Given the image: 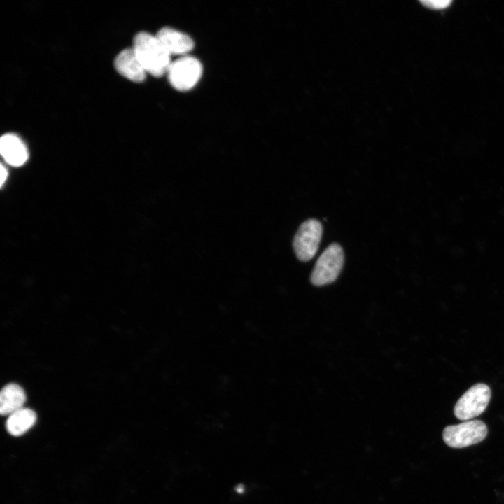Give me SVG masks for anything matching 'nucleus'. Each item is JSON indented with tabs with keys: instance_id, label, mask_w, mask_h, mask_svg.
I'll list each match as a JSON object with an SVG mask.
<instances>
[{
	"instance_id": "obj_1",
	"label": "nucleus",
	"mask_w": 504,
	"mask_h": 504,
	"mask_svg": "<svg viewBox=\"0 0 504 504\" xmlns=\"http://www.w3.org/2000/svg\"><path fill=\"white\" fill-rule=\"evenodd\" d=\"M132 48L146 73L155 77L167 73L172 63L171 55L156 35L146 31L138 33L134 38Z\"/></svg>"
},
{
	"instance_id": "obj_12",
	"label": "nucleus",
	"mask_w": 504,
	"mask_h": 504,
	"mask_svg": "<svg viewBox=\"0 0 504 504\" xmlns=\"http://www.w3.org/2000/svg\"><path fill=\"white\" fill-rule=\"evenodd\" d=\"M427 7L433 9H442L447 7L451 3V1H421Z\"/></svg>"
},
{
	"instance_id": "obj_13",
	"label": "nucleus",
	"mask_w": 504,
	"mask_h": 504,
	"mask_svg": "<svg viewBox=\"0 0 504 504\" xmlns=\"http://www.w3.org/2000/svg\"><path fill=\"white\" fill-rule=\"evenodd\" d=\"M8 176V172L3 164L1 165V186H2L6 181Z\"/></svg>"
},
{
	"instance_id": "obj_6",
	"label": "nucleus",
	"mask_w": 504,
	"mask_h": 504,
	"mask_svg": "<svg viewBox=\"0 0 504 504\" xmlns=\"http://www.w3.org/2000/svg\"><path fill=\"white\" fill-rule=\"evenodd\" d=\"M322 234L323 226L316 219H309L300 225L293 241L295 253L300 260L307 262L315 255Z\"/></svg>"
},
{
	"instance_id": "obj_5",
	"label": "nucleus",
	"mask_w": 504,
	"mask_h": 504,
	"mask_svg": "<svg viewBox=\"0 0 504 504\" xmlns=\"http://www.w3.org/2000/svg\"><path fill=\"white\" fill-rule=\"evenodd\" d=\"M169 81L177 90L187 91L197 83L202 74V66L195 57L183 56L172 62L167 71Z\"/></svg>"
},
{
	"instance_id": "obj_2",
	"label": "nucleus",
	"mask_w": 504,
	"mask_h": 504,
	"mask_svg": "<svg viewBox=\"0 0 504 504\" xmlns=\"http://www.w3.org/2000/svg\"><path fill=\"white\" fill-rule=\"evenodd\" d=\"M344 260L342 247L337 244L328 246L318 258L311 274V282L317 286L333 282L339 276Z\"/></svg>"
},
{
	"instance_id": "obj_3",
	"label": "nucleus",
	"mask_w": 504,
	"mask_h": 504,
	"mask_svg": "<svg viewBox=\"0 0 504 504\" xmlns=\"http://www.w3.org/2000/svg\"><path fill=\"white\" fill-rule=\"evenodd\" d=\"M487 433V427L483 421L471 420L447 426L443 430L442 437L448 446L463 448L480 442Z\"/></svg>"
},
{
	"instance_id": "obj_9",
	"label": "nucleus",
	"mask_w": 504,
	"mask_h": 504,
	"mask_svg": "<svg viewBox=\"0 0 504 504\" xmlns=\"http://www.w3.org/2000/svg\"><path fill=\"white\" fill-rule=\"evenodd\" d=\"M0 151L5 161L13 166H21L28 158L24 144L13 134H6L1 137Z\"/></svg>"
},
{
	"instance_id": "obj_10",
	"label": "nucleus",
	"mask_w": 504,
	"mask_h": 504,
	"mask_svg": "<svg viewBox=\"0 0 504 504\" xmlns=\"http://www.w3.org/2000/svg\"><path fill=\"white\" fill-rule=\"evenodd\" d=\"M26 400L24 390L18 384L5 386L0 394V412L3 416L10 415L22 408Z\"/></svg>"
},
{
	"instance_id": "obj_8",
	"label": "nucleus",
	"mask_w": 504,
	"mask_h": 504,
	"mask_svg": "<svg viewBox=\"0 0 504 504\" xmlns=\"http://www.w3.org/2000/svg\"><path fill=\"white\" fill-rule=\"evenodd\" d=\"M156 36L171 55L183 56L194 48V42L189 36L169 27L160 29Z\"/></svg>"
},
{
	"instance_id": "obj_7",
	"label": "nucleus",
	"mask_w": 504,
	"mask_h": 504,
	"mask_svg": "<svg viewBox=\"0 0 504 504\" xmlns=\"http://www.w3.org/2000/svg\"><path fill=\"white\" fill-rule=\"evenodd\" d=\"M114 65L119 74L136 83L144 80L146 71L132 48L122 50L115 57Z\"/></svg>"
},
{
	"instance_id": "obj_11",
	"label": "nucleus",
	"mask_w": 504,
	"mask_h": 504,
	"mask_svg": "<svg viewBox=\"0 0 504 504\" xmlns=\"http://www.w3.org/2000/svg\"><path fill=\"white\" fill-rule=\"evenodd\" d=\"M36 421V413L30 409L22 407L8 416L6 427L10 435L20 436L30 429Z\"/></svg>"
},
{
	"instance_id": "obj_4",
	"label": "nucleus",
	"mask_w": 504,
	"mask_h": 504,
	"mask_svg": "<svg viewBox=\"0 0 504 504\" xmlns=\"http://www.w3.org/2000/svg\"><path fill=\"white\" fill-rule=\"evenodd\" d=\"M491 396L488 385L478 383L472 386L456 402L454 408L455 416L465 421L479 416L487 407Z\"/></svg>"
}]
</instances>
